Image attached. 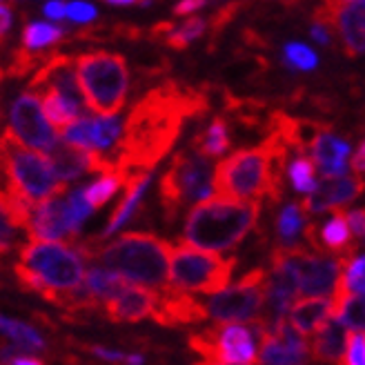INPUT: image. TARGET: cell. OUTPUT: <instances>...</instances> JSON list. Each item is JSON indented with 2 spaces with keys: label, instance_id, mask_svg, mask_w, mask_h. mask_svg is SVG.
Wrapping results in <instances>:
<instances>
[{
  "label": "cell",
  "instance_id": "29",
  "mask_svg": "<svg viewBox=\"0 0 365 365\" xmlns=\"http://www.w3.org/2000/svg\"><path fill=\"white\" fill-rule=\"evenodd\" d=\"M230 127L225 123V118H214L205 132L196 134V138L192 140V148L196 154L205 156V158H216L223 156L230 150Z\"/></svg>",
  "mask_w": 365,
  "mask_h": 365
},
{
  "label": "cell",
  "instance_id": "36",
  "mask_svg": "<svg viewBox=\"0 0 365 365\" xmlns=\"http://www.w3.org/2000/svg\"><path fill=\"white\" fill-rule=\"evenodd\" d=\"M283 63L285 67L294 71H312L319 67V56L312 47H307L305 43L289 41L283 47Z\"/></svg>",
  "mask_w": 365,
  "mask_h": 365
},
{
  "label": "cell",
  "instance_id": "49",
  "mask_svg": "<svg viewBox=\"0 0 365 365\" xmlns=\"http://www.w3.org/2000/svg\"><path fill=\"white\" fill-rule=\"evenodd\" d=\"M9 365H45V363L41 359L31 356V354H18Z\"/></svg>",
  "mask_w": 365,
  "mask_h": 365
},
{
  "label": "cell",
  "instance_id": "18",
  "mask_svg": "<svg viewBox=\"0 0 365 365\" xmlns=\"http://www.w3.org/2000/svg\"><path fill=\"white\" fill-rule=\"evenodd\" d=\"M29 91H51L69 103L85 107V98L74 71V58L69 56H47V61L34 71Z\"/></svg>",
  "mask_w": 365,
  "mask_h": 365
},
{
  "label": "cell",
  "instance_id": "14",
  "mask_svg": "<svg viewBox=\"0 0 365 365\" xmlns=\"http://www.w3.org/2000/svg\"><path fill=\"white\" fill-rule=\"evenodd\" d=\"M314 21L336 29L341 43L350 56L365 53V0H348V3H327L317 9Z\"/></svg>",
  "mask_w": 365,
  "mask_h": 365
},
{
  "label": "cell",
  "instance_id": "24",
  "mask_svg": "<svg viewBox=\"0 0 365 365\" xmlns=\"http://www.w3.org/2000/svg\"><path fill=\"white\" fill-rule=\"evenodd\" d=\"M334 317V299H301L289 307L287 323L301 336H314Z\"/></svg>",
  "mask_w": 365,
  "mask_h": 365
},
{
  "label": "cell",
  "instance_id": "21",
  "mask_svg": "<svg viewBox=\"0 0 365 365\" xmlns=\"http://www.w3.org/2000/svg\"><path fill=\"white\" fill-rule=\"evenodd\" d=\"M152 319L163 325H198L207 317H205L203 303H198L196 297L165 287V289H160Z\"/></svg>",
  "mask_w": 365,
  "mask_h": 365
},
{
  "label": "cell",
  "instance_id": "34",
  "mask_svg": "<svg viewBox=\"0 0 365 365\" xmlns=\"http://www.w3.org/2000/svg\"><path fill=\"white\" fill-rule=\"evenodd\" d=\"M285 176L289 180V185L294 187L297 192L305 194V196H309V194H312L319 187L314 163L309 160L307 156H303V154H297L292 160H287Z\"/></svg>",
  "mask_w": 365,
  "mask_h": 365
},
{
  "label": "cell",
  "instance_id": "3",
  "mask_svg": "<svg viewBox=\"0 0 365 365\" xmlns=\"http://www.w3.org/2000/svg\"><path fill=\"white\" fill-rule=\"evenodd\" d=\"M76 250L83 259L94 261L109 272L118 274L132 285L148 289H165L170 274L172 245L148 232H127L114 241H85Z\"/></svg>",
  "mask_w": 365,
  "mask_h": 365
},
{
  "label": "cell",
  "instance_id": "53",
  "mask_svg": "<svg viewBox=\"0 0 365 365\" xmlns=\"http://www.w3.org/2000/svg\"><path fill=\"white\" fill-rule=\"evenodd\" d=\"M363 243H365V239H363Z\"/></svg>",
  "mask_w": 365,
  "mask_h": 365
},
{
  "label": "cell",
  "instance_id": "10",
  "mask_svg": "<svg viewBox=\"0 0 365 365\" xmlns=\"http://www.w3.org/2000/svg\"><path fill=\"white\" fill-rule=\"evenodd\" d=\"M265 269H252L243 279H239L234 285H227L225 289L216 292L203 303L205 317L216 323H254L263 314L265 305Z\"/></svg>",
  "mask_w": 365,
  "mask_h": 365
},
{
  "label": "cell",
  "instance_id": "44",
  "mask_svg": "<svg viewBox=\"0 0 365 365\" xmlns=\"http://www.w3.org/2000/svg\"><path fill=\"white\" fill-rule=\"evenodd\" d=\"M91 354L101 361H109V363H125V359H127V354H123L118 350L103 348V345H94V348H91Z\"/></svg>",
  "mask_w": 365,
  "mask_h": 365
},
{
  "label": "cell",
  "instance_id": "2",
  "mask_svg": "<svg viewBox=\"0 0 365 365\" xmlns=\"http://www.w3.org/2000/svg\"><path fill=\"white\" fill-rule=\"evenodd\" d=\"M289 148L277 136L267 134L259 148L236 150L214 168V192L234 200H279Z\"/></svg>",
  "mask_w": 365,
  "mask_h": 365
},
{
  "label": "cell",
  "instance_id": "8",
  "mask_svg": "<svg viewBox=\"0 0 365 365\" xmlns=\"http://www.w3.org/2000/svg\"><path fill=\"white\" fill-rule=\"evenodd\" d=\"M236 259H223L212 252H200L190 245H174L170 254L168 287L182 294H216L230 285Z\"/></svg>",
  "mask_w": 365,
  "mask_h": 365
},
{
  "label": "cell",
  "instance_id": "37",
  "mask_svg": "<svg viewBox=\"0 0 365 365\" xmlns=\"http://www.w3.org/2000/svg\"><path fill=\"white\" fill-rule=\"evenodd\" d=\"M339 289L345 294H365V252L354 254L352 259L343 263Z\"/></svg>",
  "mask_w": 365,
  "mask_h": 365
},
{
  "label": "cell",
  "instance_id": "50",
  "mask_svg": "<svg viewBox=\"0 0 365 365\" xmlns=\"http://www.w3.org/2000/svg\"><path fill=\"white\" fill-rule=\"evenodd\" d=\"M125 365H145V356L143 354H127Z\"/></svg>",
  "mask_w": 365,
  "mask_h": 365
},
{
  "label": "cell",
  "instance_id": "5",
  "mask_svg": "<svg viewBox=\"0 0 365 365\" xmlns=\"http://www.w3.org/2000/svg\"><path fill=\"white\" fill-rule=\"evenodd\" d=\"M18 257V281L56 305H63L85 285V259L71 245L29 241Z\"/></svg>",
  "mask_w": 365,
  "mask_h": 365
},
{
  "label": "cell",
  "instance_id": "30",
  "mask_svg": "<svg viewBox=\"0 0 365 365\" xmlns=\"http://www.w3.org/2000/svg\"><path fill=\"white\" fill-rule=\"evenodd\" d=\"M334 319L354 334L365 332V294H345L336 292L334 297Z\"/></svg>",
  "mask_w": 365,
  "mask_h": 365
},
{
  "label": "cell",
  "instance_id": "13",
  "mask_svg": "<svg viewBox=\"0 0 365 365\" xmlns=\"http://www.w3.org/2000/svg\"><path fill=\"white\" fill-rule=\"evenodd\" d=\"M7 134L21 143L23 148H31L34 152L47 154L58 140V134L53 132V127L47 123L43 107H41V96L36 91H23L21 96L9 107V130Z\"/></svg>",
  "mask_w": 365,
  "mask_h": 365
},
{
  "label": "cell",
  "instance_id": "1",
  "mask_svg": "<svg viewBox=\"0 0 365 365\" xmlns=\"http://www.w3.org/2000/svg\"><path fill=\"white\" fill-rule=\"evenodd\" d=\"M205 109V96L196 91H185L174 83L156 87L127 116L114 168L125 176L145 172V168L152 172L176 145L185 118Z\"/></svg>",
  "mask_w": 365,
  "mask_h": 365
},
{
  "label": "cell",
  "instance_id": "22",
  "mask_svg": "<svg viewBox=\"0 0 365 365\" xmlns=\"http://www.w3.org/2000/svg\"><path fill=\"white\" fill-rule=\"evenodd\" d=\"M156 301H158V292L130 283L118 297L105 303L103 309L116 323H136L154 314Z\"/></svg>",
  "mask_w": 365,
  "mask_h": 365
},
{
  "label": "cell",
  "instance_id": "12",
  "mask_svg": "<svg viewBox=\"0 0 365 365\" xmlns=\"http://www.w3.org/2000/svg\"><path fill=\"white\" fill-rule=\"evenodd\" d=\"M279 250V247H277ZM283 259L297 274L299 294L307 299H334L341 287L343 263L330 254L307 252L305 247L299 250H279Z\"/></svg>",
  "mask_w": 365,
  "mask_h": 365
},
{
  "label": "cell",
  "instance_id": "51",
  "mask_svg": "<svg viewBox=\"0 0 365 365\" xmlns=\"http://www.w3.org/2000/svg\"><path fill=\"white\" fill-rule=\"evenodd\" d=\"M107 5H112V7H132L136 3H134V0H109Z\"/></svg>",
  "mask_w": 365,
  "mask_h": 365
},
{
  "label": "cell",
  "instance_id": "42",
  "mask_svg": "<svg viewBox=\"0 0 365 365\" xmlns=\"http://www.w3.org/2000/svg\"><path fill=\"white\" fill-rule=\"evenodd\" d=\"M343 214H345V223L350 227L352 239L354 241L365 239V207H356V210L343 212Z\"/></svg>",
  "mask_w": 365,
  "mask_h": 365
},
{
  "label": "cell",
  "instance_id": "39",
  "mask_svg": "<svg viewBox=\"0 0 365 365\" xmlns=\"http://www.w3.org/2000/svg\"><path fill=\"white\" fill-rule=\"evenodd\" d=\"M71 23L76 25H89L98 18V9L94 3H85V0H71L67 3V16Z\"/></svg>",
  "mask_w": 365,
  "mask_h": 365
},
{
  "label": "cell",
  "instance_id": "19",
  "mask_svg": "<svg viewBox=\"0 0 365 365\" xmlns=\"http://www.w3.org/2000/svg\"><path fill=\"white\" fill-rule=\"evenodd\" d=\"M363 192H365L363 176L352 172V174L336 178V180L319 182V187L309 196H305L301 207H303L305 214H314V216L323 214L327 210L339 212L343 205H348V203H352V200H356Z\"/></svg>",
  "mask_w": 365,
  "mask_h": 365
},
{
  "label": "cell",
  "instance_id": "11",
  "mask_svg": "<svg viewBox=\"0 0 365 365\" xmlns=\"http://www.w3.org/2000/svg\"><path fill=\"white\" fill-rule=\"evenodd\" d=\"M192 350L198 352L200 361L223 363V365H254L259 359V336L252 325L227 323L221 327L194 332L190 336Z\"/></svg>",
  "mask_w": 365,
  "mask_h": 365
},
{
  "label": "cell",
  "instance_id": "40",
  "mask_svg": "<svg viewBox=\"0 0 365 365\" xmlns=\"http://www.w3.org/2000/svg\"><path fill=\"white\" fill-rule=\"evenodd\" d=\"M343 365H365V334H348Z\"/></svg>",
  "mask_w": 365,
  "mask_h": 365
},
{
  "label": "cell",
  "instance_id": "7",
  "mask_svg": "<svg viewBox=\"0 0 365 365\" xmlns=\"http://www.w3.org/2000/svg\"><path fill=\"white\" fill-rule=\"evenodd\" d=\"M74 63L85 107L96 116L118 114L130 89V69L120 53L96 49L81 53Z\"/></svg>",
  "mask_w": 365,
  "mask_h": 365
},
{
  "label": "cell",
  "instance_id": "45",
  "mask_svg": "<svg viewBox=\"0 0 365 365\" xmlns=\"http://www.w3.org/2000/svg\"><path fill=\"white\" fill-rule=\"evenodd\" d=\"M309 34H312V38L319 45H330L332 43V29L327 27V25H323V23H319V21H314V25H312V29H309Z\"/></svg>",
  "mask_w": 365,
  "mask_h": 365
},
{
  "label": "cell",
  "instance_id": "16",
  "mask_svg": "<svg viewBox=\"0 0 365 365\" xmlns=\"http://www.w3.org/2000/svg\"><path fill=\"white\" fill-rule=\"evenodd\" d=\"M47 158L51 163L53 174H56L58 182H74V180L83 178L85 174H94V172L109 174V172L116 170L112 158L78 150V148H74V145H67L61 138L47 152Z\"/></svg>",
  "mask_w": 365,
  "mask_h": 365
},
{
  "label": "cell",
  "instance_id": "6",
  "mask_svg": "<svg viewBox=\"0 0 365 365\" xmlns=\"http://www.w3.org/2000/svg\"><path fill=\"white\" fill-rule=\"evenodd\" d=\"M0 190L21 198L29 207L65 192L47 154L16 143L7 132L0 134Z\"/></svg>",
  "mask_w": 365,
  "mask_h": 365
},
{
  "label": "cell",
  "instance_id": "31",
  "mask_svg": "<svg viewBox=\"0 0 365 365\" xmlns=\"http://www.w3.org/2000/svg\"><path fill=\"white\" fill-rule=\"evenodd\" d=\"M41 107H43V114H45L47 123L51 127H63V130L69 123H74L76 118L85 116V107L69 103L56 94H51V91H43Z\"/></svg>",
  "mask_w": 365,
  "mask_h": 365
},
{
  "label": "cell",
  "instance_id": "43",
  "mask_svg": "<svg viewBox=\"0 0 365 365\" xmlns=\"http://www.w3.org/2000/svg\"><path fill=\"white\" fill-rule=\"evenodd\" d=\"M43 14L51 23H61L67 16V3H63V0H49V3L43 5Z\"/></svg>",
  "mask_w": 365,
  "mask_h": 365
},
{
  "label": "cell",
  "instance_id": "38",
  "mask_svg": "<svg viewBox=\"0 0 365 365\" xmlns=\"http://www.w3.org/2000/svg\"><path fill=\"white\" fill-rule=\"evenodd\" d=\"M65 200H67V207H69V214H71V223H74V230L81 234L85 221L91 214H94V210H91V205L87 203V198L83 194V187H76V190L67 192Z\"/></svg>",
  "mask_w": 365,
  "mask_h": 365
},
{
  "label": "cell",
  "instance_id": "9",
  "mask_svg": "<svg viewBox=\"0 0 365 365\" xmlns=\"http://www.w3.org/2000/svg\"><path fill=\"white\" fill-rule=\"evenodd\" d=\"M158 194L168 218H174L185 203H203L212 198L216 194L212 160L194 150L178 152L160 178Z\"/></svg>",
  "mask_w": 365,
  "mask_h": 365
},
{
  "label": "cell",
  "instance_id": "27",
  "mask_svg": "<svg viewBox=\"0 0 365 365\" xmlns=\"http://www.w3.org/2000/svg\"><path fill=\"white\" fill-rule=\"evenodd\" d=\"M305 212L301 203H287L277 216V236H279V250H299L303 230H305Z\"/></svg>",
  "mask_w": 365,
  "mask_h": 365
},
{
  "label": "cell",
  "instance_id": "52",
  "mask_svg": "<svg viewBox=\"0 0 365 365\" xmlns=\"http://www.w3.org/2000/svg\"><path fill=\"white\" fill-rule=\"evenodd\" d=\"M196 365H223V363H212V361H198Z\"/></svg>",
  "mask_w": 365,
  "mask_h": 365
},
{
  "label": "cell",
  "instance_id": "26",
  "mask_svg": "<svg viewBox=\"0 0 365 365\" xmlns=\"http://www.w3.org/2000/svg\"><path fill=\"white\" fill-rule=\"evenodd\" d=\"M127 285H130V283H127L125 279H120L118 274L109 272V269H105L101 265H91L85 272V285L83 287L89 294V299L103 307L114 297H118Z\"/></svg>",
  "mask_w": 365,
  "mask_h": 365
},
{
  "label": "cell",
  "instance_id": "41",
  "mask_svg": "<svg viewBox=\"0 0 365 365\" xmlns=\"http://www.w3.org/2000/svg\"><path fill=\"white\" fill-rule=\"evenodd\" d=\"M18 227L11 218L0 210V257L7 254L14 245H16V236H18Z\"/></svg>",
  "mask_w": 365,
  "mask_h": 365
},
{
  "label": "cell",
  "instance_id": "47",
  "mask_svg": "<svg viewBox=\"0 0 365 365\" xmlns=\"http://www.w3.org/2000/svg\"><path fill=\"white\" fill-rule=\"evenodd\" d=\"M203 7H205L203 0H182V3L174 5V14L176 16H190V14H196L198 9H203Z\"/></svg>",
  "mask_w": 365,
  "mask_h": 365
},
{
  "label": "cell",
  "instance_id": "33",
  "mask_svg": "<svg viewBox=\"0 0 365 365\" xmlns=\"http://www.w3.org/2000/svg\"><path fill=\"white\" fill-rule=\"evenodd\" d=\"M125 180H127V176L120 174L118 170H114L109 174H103L98 180L89 182V185H83V194L87 198V203L91 205V210H98L109 198H114L116 192L120 187H125Z\"/></svg>",
  "mask_w": 365,
  "mask_h": 365
},
{
  "label": "cell",
  "instance_id": "46",
  "mask_svg": "<svg viewBox=\"0 0 365 365\" xmlns=\"http://www.w3.org/2000/svg\"><path fill=\"white\" fill-rule=\"evenodd\" d=\"M11 25H14V11L9 9V5L0 3V41L9 34Z\"/></svg>",
  "mask_w": 365,
  "mask_h": 365
},
{
  "label": "cell",
  "instance_id": "48",
  "mask_svg": "<svg viewBox=\"0 0 365 365\" xmlns=\"http://www.w3.org/2000/svg\"><path fill=\"white\" fill-rule=\"evenodd\" d=\"M352 172L354 174H365V138H363V143H361V148L356 150V154H354V158H352Z\"/></svg>",
  "mask_w": 365,
  "mask_h": 365
},
{
  "label": "cell",
  "instance_id": "35",
  "mask_svg": "<svg viewBox=\"0 0 365 365\" xmlns=\"http://www.w3.org/2000/svg\"><path fill=\"white\" fill-rule=\"evenodd\" d=\"M207 25L210 21H205V18H187L185 23H180V25H174L172 31L165 36V43L174 49H185L187 45H192L196 38H200L205 31H207Z\"/></svg>",
  "mask_w": 365,
  "mask_h": 365
},
{
  "label": "cell",
  "instance_id": "23",
  "mask_svg": "<svg viewBox=\"0 0 365 365\" xmlns=\"http://www.w3.org/2000/svg\"><path fill=\"white\" fill-rule=\"evenodd\" d=\"M152 180H154V172H136V174L127 176V180H125V196L120 200V205L116 207V212L112 214V218H109L107 227L98 236V241L109 239V236L116 234L123 225H127V221H132V216L140 207V200H143L145 192H148Z\"/></svg>",
  "mask_w": 365,
  "mask_h": 365
},
{
  "label": "cell",
  "instance_id": "25",
  "mask_svg": "<svg viewBox=\"0 0 365 365\" xmlns=\"http://www.w3.org/2000/svg\"><path fill=\"white\" fill-rule=\"evenodd\" d=\"M345 345H348V330L332 317L309 343V356H314L321 363L343 365Z\"/></svg>",
  "mask_w": 365,
  "mask_h": 365
},
{
  "label": "cell",
  "instance_id": "28",
  "mask_svg": "<svg viewBox=\"0 0 365 365\" xmlns=\"http://www.w3.org/2000/svg\"><path fill=\"white\" fill-rule=\"evenodd\" d=\"M0 334H5L16 348L25 354H38V352L47 350V343L38 330H34L31 325L9 319L5 314H0Z\"/></svg>",
  "mask_w": 365,
  "mask_h": 365
},
{
  "label": "cell",
  "instance_id": "20",
  "mask_svg": "<svg viewBox=\"0 0 365 365\" xmlns=\"http://www.w3.org/2000/svg\"><path fill=\"white\" fill-rule=\"evenodd\" d=\"M350 143L334 136L330 130H325L309 143L305 156L314 163V168L323 176V180H336L350 174Z\"/></svg>",
  "mask_w": 365,
  "mask_h": 365
},
{
  "label": "cell",
  "instance_id": "15",
  "mask_svg": "<svg viewBox=\"0 0 365 365\" xmlns=\"http://www.w3.org/2000/svg\"><path fill=\"white\" fill-rule=\"evenodd\" d=\"M27 232L34 241L41 243H61L78 236L63 196H51L41 205H36L27 223Z\"/></svg>",
  "mask_w": 365,
  "mask_h": 365
},
{
  "label": "cell",
  "instance_id": "17",
  "mask_svg": "<svg viewBox=\"0 0 365 365\" xmlns=\"http://www.w3.org/2000/svg\"><path fill=\"white\" fill-rule=\"evenodd\" d=\"M261 365H309V341L281 321L261 341Z\"/></svg>",
  "mask_w": 365,
  "mask_h": 365
},
{
  "label": "cell",
  "instance_id": "32",
  "mask_svg": "<svg viewBox=\"0 0 365 365\" xmlns=\"http://www.w3.org/2000/svg\"><path fill=\"white\" fill-rule=\"evenodd\" d=\"M65 36V29L53 25V23H43V21H29L23 27V45L25 51H41L51 45H56Z\"/></svg>",
  "mask_w": 365,
  "mask_h": 365
},
{
  "label": "cell",
  "instance_id": "4",
  "mask_svg": "<svg viewBox=\"0 0 365 365\" xmlns=\"http://www.w3.org/2000/svg\"><path fill=\"white\" fill-rule=\"evenodd\" d=\"M261 203L212 196L190 210L182 225V245L200 252H230L257 227Z\"/></svg>",
  "mask_w": 365,
  "mask_h": 365
}]
</instances>
